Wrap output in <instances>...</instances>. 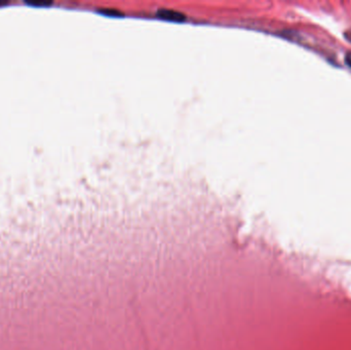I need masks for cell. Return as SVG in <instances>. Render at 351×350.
<instances>
[{
	"label": "cell",
	"mask_w": 351,
	"mask_h": 350,
	"mask_svg": "<svg viewBox=\"0 0 351 350\" xmlns=\"http://www.w3.org/2000/svg\"><path fill=\"white\" fill-rule=\"evenodd\" d=\"M345 61H346V63H347V65L349 66V67L351 68V53H349V54L346 55Z\"/></svg>",
	"instance_id": "obj_2"
},
{
	"label": "cell",
	"mask_w": 351,
	"mask_h": 350,
	"mask_svg": "<svg viewBox=\"0 0 351 350\" xmlns=\"http://www.w3.org/2000/svg\"><path fill=\"white\" fill-rule=\"evenodd\" d=\"M158 15L162 19H166V20H183L185 18V15H183L182 13L175 11V10H171V9H161L158 11Z\"/></svg>",
	"instance_id": "obj_1"
}]
</instances>
